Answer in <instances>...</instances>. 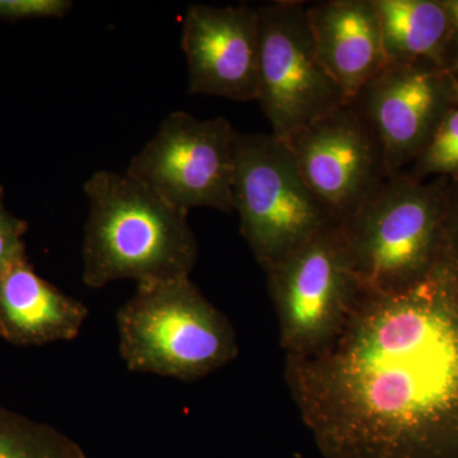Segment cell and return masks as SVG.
I'll return each instance as SVG.
<instances>
[{"label":"cell","mask_w":458,"mask_h":458,"mask_svg":"<svg viewBox=\"0 0 458 458\" xmlns=\"http://www.w3.org/2000/svg\"><path fill=\"white\" fill-rule=\"evenodd\" d=\"M83 283L99 289L117 280L137 285L188 279L198 260L189 213L126 174L98 171L83 186Z\"/></svg>","instance_id":"cell-2"},{"label":"cell","mask_w":458,"mask_h":458,"mask_svg":"<svg viewBox=\"0 0 458 458\" xmlns=\"http://www.w3.org/2000/svg\"><path fill=\"white\" fill-rule=\"evenodd\" d=\"M238 131L225 117L168 114L125 174L177 209L234 212Z\"/></svg>","instance_id":"cell-6"},{"label":"cell","mask_w":458,"mask_h":458,"mask_svg":"<svg viewBox=\"0 0 458 458\" xmlns=\"http://www.w3.org/2000/svg\"><path fill=\"white\" fill-rule=\"evenodd\" d=\"M351 102L375 132L394 176L418 158L458 107V78L436 65L387 63Z\"/></svg>","instance_id":"cell-10"},{"label":"cell","mask_w":458,"mask_h":458,"mask_svg":"<svg viewBox=\"0 0 458 458\" xmlns=\"http://www.w3.org/2000/svg\"><path fill=\"white\" fill-rule=\"evenodd\" d=\"M25 223L14 218L5 209L0 189V278L12 267L25 260Z\"/></svg>","instance_id":"cell-17"},{"label":"cell","mask_w":458,"mask_h":458,"mask_svg":"<svg viewBox=\"0 0 458 458\" xmlns=\"http://www.w3.org/2000/svg\"><path fill=\"white\" fill-rule=\"evenodd\" d=\"M443 7L447 12L452 32V72L458 68V0H442Z\"/></svg>","instance_id":"cell-19"},{"label":"cell","mask_w":458,"mask_h":458,"mask_svg":"<svg viewBox=\"0 0 458 458\" xmlns=\"http://www.w3.org/2000/svg\"><path fill=\"white\" fill-rule=\"evenodd\" d=\"M89 311L38 276L26 260L0 278V334L20 345L72 342Z\"/></svg>","instance_id":"cell-13"},{"label":"cell","mask_w":458,"mask_h":458,"mask_svg":"<svg viewBox=\"0 0 458 458\" xmlns=\"http://www.w3.org/2000/svg\"><path fill=\"white\" fill-rule=\"evenodd\" d=\"M458 78V77H457Z\"/></svg>","instance_id":"cell-21"},{"label":"cell","mask_w":458,"mask_h":458,"mask_svg":"<svg viewBox=\"0 0 458 458\" xmlns=\"http://www.w3.org/2000/svg\"><path fill=\"white\" fill-rule=\"evenodd\" d=\"M410 176L458 179V107L445 117L423 152L412 162Z\"/></svg>","instance_id":"cell-16"},{"label":"cell","mask_w":458,"mask_h":458,"mask_svg":"<svg viewBox=\"0 0 458 458\" xmlns=\"http://www.w3.org/2000/svg\"><path fill=\"white\" fill-rule=\"evenodd\" d=\"M284 141L333 225L346 221L391 177L381 144L352 102Z\"/></svg>","instance_id":"cell-9"},{"label":"cell","mask_w":458,"mask_h":458,"mask_svg":"<svg viewBox=\"0 0 458 458\" xmlns=\"http://www.w3.org/2000/svg\"><path fill=\"white\" fill-rule=\"evenodd\" d=\"M73 7L69 0H0V18L64 17Z\"/></svg>","instance_id":"cell-18"},{"label":"cell","mask_w":458,"mask_h":458,"mask_svg":"<svg viewBox=\"0 0 458 458\" xmlns=\"http://www.w3.org/2000/svg\"><path fill=\"white\" fill-rule=\"evenodd\" d=\"M319 60L348 102L387 65L375 0L307 4Z\"/></svg>","instance_id":"cell-12"},{"label":"cell","mask_w":458,"mask_h":458,"mask_svg":"<svg viewBox=\"0 0 458 458\" xmlns=\"http://www.w3.org/2000/svg\"><path fill=\"white\" fill-rule=\"evenodd\" d=\"M454 74H456V77H458V68L456 69V72H454Z\"/></svg>","instance_id":"cell-20"},{"label":"cell","mask_w":458,"mask_h":458,"mask_svg":"<svg viewBox=\"0 0 458 458\" xmlns=\"http://www.w3.org/2000/svg\"><path fill=\"white\" fill-rule=\"evenodd\" d=\"M234 212L241 234L264 271L333 225L285 141L260 132H238Z\"/></svg>","instance_id":"cell-5"},{"label":"cell","mask_w":458,"mask_h":458,"mask_svg":"<svg viewBox=\"0 0 458 458\" xmlns=\"http://www.w3.org/2000/svg\"><path fill=\"white\" fill-rule=\"evenodd\" d=\"M361 293H391L424 278L458 240V179L391 176L337 225Z\"/></svg>","instance_id":"cell-3"},{"label":"cell","mask_w":458,"mask_h":458,"mask_svg":"<svg viewBox=\"0 0 458 458\" xmlns=\"http://www.w3.org/2000/svg\"><path fill=\"white\" fill-rule=\"evenodd\" d=\"M181 47L188 59L191 95L258 101V7L191 5L183 20Z\"/></svg>","instance_id":"cell-11"},{"label":"cell","mask_w":458,"mask_h":458,"mask_svg":"<svg viewBox=\"0 0 458 458\" xmlns=\"http://www.w3.org/2000/svg\"><path fill=\"white\" fill-rule=\"evenodd\" d=\"M265 274L285 355L311 354L333 342L360 293L337 225L322 229Z\"/></svg>","instance_id":"cell-7"},{"label":"cell","mask_w":458,"mask_h":458,"mask_svg":"<svg viewBox=\"0 0 458 458\" xmlns=\"http://www.w3.org/2000/svg\"><path fill=\"white\" fill-rule=\"evenodd\" d=\"M284 377L325 458H458V240L424 278L360 293L325 348Z\"/></svg>","instance_id":"cell-1"},{"label":"cell","mask_w":458,"mask_h":458,"mask_svg":"<svg viewBox=\"0 0 458 458\" xmlns=\"http://www.w3.org/2000/svg\"><path fill=\"white\" fill-rule=\"evenodd\" d=\"M116 324L120 355L134 373L198 381L238 355L231 322L190 278L137 285Z\"/></svg>","instance_id":"cell-4"},{"label":"cell","mask_w":458,"mask_h":458,"mask_svg":"<svg viewBox=\"0 0 458 458\" xmlns=\"http://www.w3.org/2000/svg\"><path fill=\"white\" fill-rule=\"evenodd\" d=\"M387 63L452 71V32L442 0H375Z\"/></svg>","instance_id":"cell-14"},{"label":"cell","mask_w":458,"mask_h":458,"mask_svg":"<svg viewBox=\"0 0 458 458\" xmlns=\"http://www.w3.org/2000/svg\"><path fill=\"white\" fill-rule=\"evenodd\" d=\"M0 458H87L77 442L55 428L0 406Z\"/></svg>","instance_id":"cell-15"},{"label":"cell","mask_w":458,"mask_h":458,"mask_svg":"<svg viewBox=\"0 0 458 458\" xmlns=\"http://www.w3.org/2000/svg\"><path fill=\"white\" fill-rule=\"evenodd\" d=\"M260 26L259 96L271 134L286 140L348 104L319 60L307 3L276 0L258 7Z\"/></svg>","instance_id":"cell-8"}]
</instances>
